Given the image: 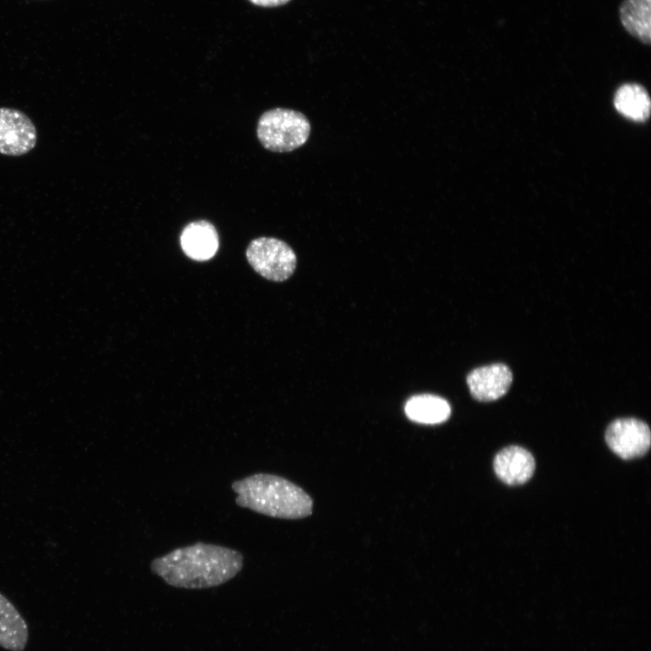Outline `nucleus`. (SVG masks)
Instances as JSON below:
<instances>
[{"label": "nucleus", "mask_w": 651, "mask_h": 651, "mask_svg": "<svg viewBox=\"0 0 651 651\" xmlns=\"http://www.w3.org/2000/svg\"><path fill=\"white\" fill-rule=\"evenodd\" d=\"M242 554L221 545L196 542L154 559L151 571L168 585L201 590L222 585L241 570Z\"/></svg>", "instance_id": "nucleus-1"}, {"label": "nucleus", "mask_w": 651, "mask_h": 651, "mask_svg": "<svg viewBox=\"0 0 651 651\" xmlns=\"http://www.w3.org/2000/svg\"><path fill=\"white\" fill-rule=\"evenodd\" d=\"M236 504L256 513L281 519L312 514L313 499L300 486L272 474H254L231 484Z\"/></svg>", "instance_id": "nucleus-2"}, {"label": "nucleus", "mask_w": 651, "mask_h": 651, "mask_svg": "<svg viewBox=\"0 0 651 651\" xmlns=\"http://www.w3.org/2000/svg\"><path fill=\"white\" fill-rule=\"evenodd\" d=\"M311 125L301 112L276 108L265 111L257 125V136L268 150L278 153L293 151L308 139Z\"/></svg>", "instance_id": "nucleus-3"}, {"label": "nucleus", "mask_w": 651, "mask_h": 651, "mask_svg": "<svg viewBox=\"0 0 651 651\" xmlns=\"http://www.w3.org/2000/svg\"><path fill=\"white\" fill-rule=\"evenodd\" d=\"M246 257L256 272L271 281L288 279L297 265V257L292 248L285 241L270 237L251 241Z\"/></svg>", "instance_id": "nucleus-4"}, {"label": "nucleus", "mask_w": 651, "mask_h": 651, "mask_svg": "<svg viewBox=\"0 0 651 651\" xmlns=\"http://www.w3.org/2000/svg\"><path fill=\"white\" fill-rule=\"evenodd\" d=\"M605 439L610 449L623 459L644 456L651 444L647 424L633 418L612 421L606 430Z\"/></svg>", "instance_id": "nucleus-5"}, {"label": "nucleus", "mask_w": 651, "mask_h": 651, "mask_svg": "<svg viewBox=\"0 0 651 651\" xmlns=\"http://www.w3.org/2000/svg\"><path fill=\"white\" fill-rule=\"evenodd\" d=\"M36 142V127L25 113L0 108V154L23 156L33 150Z\"/></svg>", "instance_id": "nucleus-6"}, {"label": "nucleus", "mask_w": 651, "mask_h": 651, "mask_svg": "<svg viewBox=\"0 0 651 651\" xmlns=\"http://www.w3.org/2000/svg\"><path fill=\"white\" fill-rule=\"evenodd\" d=\"M513 374L504 363H493L471 371L467 377L469 392L479 401H492L509 390Z\"/></svg>", "instance_id": "nucleus-7"}, {"label": "nucleus", "mask_w": 651, "mask_h": 651, "mask_svg": "<svg viewBox=\"0 0 651 651\" xmlns=\"http://www.w3.org/2000/svg\"><path fill=\"white\" fill-rule=\"evenodd\" d=\"M535 461L533 455L519 446L500 450L494 459V470L505 484L514 486L527 482L533 476Z\"/></svg>", "instance_id": "nucleus-8"}, {"label": "nucleus", "mask_w": 651, "mask_h": 651, "mask_svg": "<svg viewBox=\"0 0 651 651\" xmlns=\"http://www.w3.org/2000/svg\"><path fill=\"white\" fill-rule=\"evenodd\" d=\"M180 242L184 252L195 260L211 259L219 247L215 227L204 220L187 224L182 231Z\"/></svg>", "instance_id": "nucleus-9"}, {"label": "nucleus", "mask_w": 651, "mask_h": 651, "mask_svg": "<svg viewBox=\"0 0 651 651\" xmlns=\"http://www.w3.org/2000/svg\"><path fill=\"white\" fill-rule=\"evenodd\" d=\"M29 637L28 626L13 603L0 593V646L24 651Z\"/></svg>", "instance_id": "nucleus-10"}, {"label": "nucleus", "mask_w": 651, "mask_h": 651, "mask_svg": "<svg viewBox=\"0 0 651 651\" xmlns=\"http://www.w3.org/2000/svg\"><path fill=\"white\" fill-rule=\"evenodd\" d=\"M406 416L421 424H439L446 421L451 413L448 402L432 394H420L410 397L405 404Z\"/></svg>", "instance_id": "nucleus-11"}, {"label": "nucleus", "mask_w": 651, "mask_h": 651, "mask_svg": "<svg viewBox=\"0 0 651 651\" xmlns=\"http://www.w3.org/2000/svg\"><path fill=\"white\" fill-rule=\"evenodd\" d=\"M625 30L645 44L651 42V0H623L619 7Z\"/></svg>", "instance_id": "nucleus-12"}, {"label": "nucleus", "mask_w": 651, "mask_h": 651, "mask_svg": "<svg viewBox=\"0 0 651 651\" xmlns=\"http://www.w3.org/2000/svg\"><path fill=\"white\" fill-rule=\"evenodd\" d=\"M617 110L634 121H645L650 113V99L647 91L636 83L624 84L618 88L614 99Z\"/></svg>", "instance_id": "nucleus-13"}, {"label": "nucleus", "mask_w": 651, "mask_h": 651, "mask_svg": "<svg viewBox=\"0 0 651 651\" xmlns=\"http://www.w3.org/2000/svg\"><path fill=\"white\" fill-rule=\"evenodd\" d=\"M252 4L264 7L278 6L287 4L290 0H250Z\"/></svg>", "instance_id": "nucleus-14"}]
</instances>
